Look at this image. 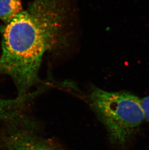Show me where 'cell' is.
<instances>
[{
	"instance_id": "3",
	"label": "cell",
	"mask_w": 149,
	"mask_h": 150,
	"mask_svg": "<svg viewBox=\"0 0 149 150\" xmlns=\"http://www.w3.org/2000/svg\"><path fill=\"white\" fill-rule=\"evenodd\" d=\"M7 125L0 140V150H65L58 143L37 135L34 125Z\"/></svg>"
},
{
	"instance_id": "1",
	"label": "cell",
	"mask_w": 149,
	"mask_h": 150,
	"mask_svg": "<svg viewBox=\"0 0 149 150\" xmlns=\"http://www.w3.org/2000/svg\"><path fill=\"white\" fill-rule=\"evenodd\" d=\"M65 1L34 0L3 28L0 75L11 78L20 99L32 98L44 54L63 42Z\"/></svg>"
},
{
	"instance_id": "2",
	"label": "cell",
	"mask_w": 149,
	"mask_h": 150,
	"mask_svg": "<svg viewBox=\"0 0 149 150\" xmlns=\"http://www.w3.org/2000/svg\"><path fill=\"white\" fill-rule=\"evenodd\" d=\"M91 108L107 130L110 142L124 147L145 120L141 98L127 91L91 89Z\"/></svg>"
},
{
	"instance_id": "5",
	"label": "cell",
	"mask_w": 149,
	"mask_h": 150,
	"mask_svg": "<svg viewBox=\"0 0 149 150\" xmlns=\"http://www.w3.org/2000/svg\"><path fill=\"white\" fill-rule=\"evenodd\" d=\"M141 101L145 114V120L149 122V96L141 98Z\"/></svg>"
},
{
	"instance_id": "4",
	"label": "cell",
	"mask_w": 149,
	"mask_h": 150,
	"mask_svg": "<svg viewBox=\"0 0 149 150\" xmlns=\"http://www.w3.org/2000/svg\"><path fill=\"white\" fill-rule=\"evenodd\" d=\"M22 11V0H0V20L6 24Z\"/></svg>"
}]
</instances>
